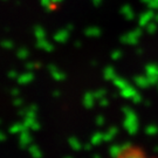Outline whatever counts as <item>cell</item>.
<instances>
[{"label":"cell","instance_id":"1","mask_svg":"<svg viewBox=\"0 0 158 158\" xmlns=\"http://www.w3.org/2000/svg\"><path fill=\"white\" fill-rule=\"evenodd\" d=\"M111 158H158L150 153L145 148L138 144H127L122 147L117 152H115Z\"/></svg>","mask_w":158,"mask_h":158}]
</instances>
